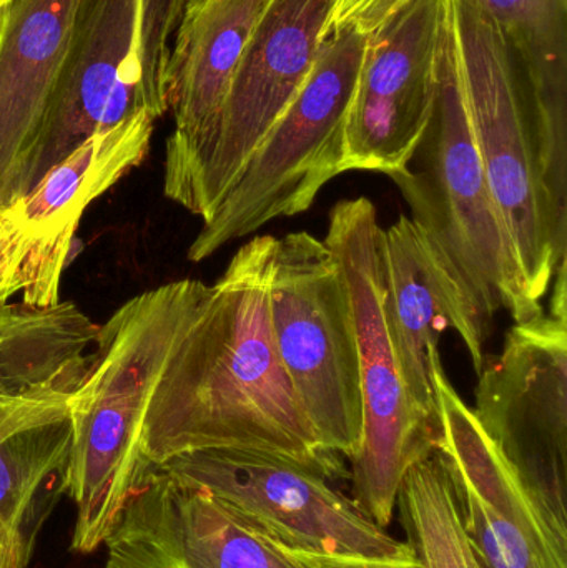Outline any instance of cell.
<instances>
[{"label": "cell", "instance_id": "6da1fadb", "mask_svg": "<svg viewBox=\"0 0 567 568\" xmlns=\"http://www.w3.org/2000/svg\"><path fill=\"white\" fill-rule=\"evenodd\" d=\"M279 239L250 240L202 293L150 396L142 456L159 467L179 454L249 449L336 477L342 457L323 446L303 413L270 326Z\"/></svg>", "mask_w": 567, "mask_h": 568}, {"label": "cell", "instance_id": "7a4b0ae2", "mask_svg": "<svg viewBox=\"0 0 567 568\" xmlns=\"http://www.w3.org/2000/svg\"><path fill=\"white\" fill-rule=\"evenodd\" d=\"M203 284L180 280L146 291L99 327L95 353L70 399L73 443L63 489L77 507V552L103 546L149 469L146 407Z\"/></svg>", "mask_w": 567, "mask_h": 568}, {"label": "cell", "instance_id": "3957f363", "mask_svg": "<svg viewBox=\"0 0 567 568\" xmlns=\"http://www.w3.org/2000/svg\"><path fill=\"white\" fill-rule=\"evenodd\" d=\"M388 179L485 333L499 310L508 311L515 323L545 313L526 296L476 145L453 0L446 10L432 119L412 159Z\"/></svg>", "mask_w": 567, "mask_h": 568}, {"label": "cell", "instance_id": "277c9868", "mask_svg": "<svg viewBox=\"0 0 567 568\" xmlns=\"http://www.w3.org/2000/svg\"><path fill=\"white\" fill-rule=\"evenodd\" d=\"M455 2L466 99L476 145L536 310L567 253V155L549 142L516 82L495 23Z\"/></svg>", "mask_w": 567, "mask_h": 568}, {"label": "cell", "instance_id": "5b68a950", "mask_svg": "<svg viewBox=\"0 0 567 568\" xmlns=\"http://www.w3.org/2000/svg\"><path fill=\"white\" fill-rule=\"evenodd\" d=\"M186 0H77L72 36L39 133L9 203L95 133L136 113L169 112L170 39Z\"/></svg>", "mask_w": 567, "mask_h": 568}, {"label": "cell", "instance_id": "8992f818", "mask_svg": "<svg viewBox=\"0 0 567 568\" xmlns=\"http://www.w3.org/2000/svg\"><path fill=\"white\" fill-rule=\"evenodd\" d=\"M383 230L366 196L340 200L323 242L348 290L358 341L362 443L352 463L355 503L379 527L393 520L409 467L435 449L436 420L413 399L396 357L386 311Z\"/></svg>", "mask_w": 567, "mask_h": 568}, {"label": "cell", "instance_id": "52a82bcc", "mask_svg": "<svg viewBox=\"0 0 567 568\" xmlns=\"http://www.w3.org/2000/svg\"><path fill=\"white\" fill-rule=\"evenodd\" d=\"M366 42L368 33L353 26L326 30L312 72L203 223L190 262L210 258L273 220L305 213L320 190L345 173L346 122Z\"/></svg>", "mask_w": 567, "mask_h": 568}, {"label": "cell", "instance_id": "ba28073f", "mask_svg": "<svg viewBox=\"0 0 567 568\" xmlns=\"http://www.w3.org/2000/svg\"><path fill=\"white\" fill-rule=\"evenodd\" d=\"M270 326L290 386L323 446L352 459L363 434L355 321L338 262L312 233L279 240Z\"/></svg>", "mask_w": 567, "mask_h": 568}, {"label": "cell", "instance_id": "9c48e42d", "mask_svg": "<svg viewBox=\"0 0 567 568\" xmlns=\"http://www.w3.org/2000/svg\"><path fill=\"white\" fill-rule=\"evenodd\" d=\"M338 0H270L205 139L166 166L163 192L203 223L312 72Z\"/></svg>", "mask_w": 567, "mask_h": 568}, {"label": "cell", "instance_id": "30bf717a", "mask_svg": "<svg viewBox=\"0 0 567 568\" xmlns=\"http://www.w3.org/2000/svg\"><path fill=\"white\" fill-rule=\"evenodd\" d=\"M182 486L219 500L290 552L322 557L402 559L415 554L373 523L332 477L276 454L206 449L160 464Z\"/></svg>", "mask_w": 567, "mask_h": 568}, {"label": "cell", "instance_id": "8fae6325", "mask_svg": "<svg viewBox=\"0 0 567 568\" xmlns=\"http://www.w3.org/2000/svg\"><path fill=\"white\" fill-rule=\"evenodd\" d=\"M478 377L476 419L528 489L567 524V310L516 323Z\"/></svg>", "mask_w": 567, "mask_h": 568}, {"label": "cell", "instance_id": "7c38bea8", "mask_svg": "<svg viewBox=\"0 0 567 568\" xmlns=\"http://www.w3.org/2000/svg\"><path fill=\"white\" fill-rule=\"evenodd\" d=\"M155 120L136 113L95 133L22 199L0 209V303H59V286L87 206L145 159Z\"/></svg>", "mask_w": 567, "mask_h": 568}, {"label": "cell", "instance_id": "4fadbf2b", "mask_svg": "<svg viewBox=\"0 0 567 568\" xmlns=\"http://www.w3.org/2000/svg\"><path fill=\"white\" fill-rule=\"evenodd\" d=\"M436 449L445 460L459 509L485 568H567V524L518 476L489 439L472 407L432 367Z\"/></svg>", "mask_w": 567, "mask_h": 568}, {"label": "cell", "instance_id": "5bb4252c", "mask_svg": "<svg viewBox=\"0 0 567 568\" xmlns=\"http://www.w3.org/2000/svg\"><path fill=\"white\" fill-rule=\"evenodd\" d=\"M446 10L448 0H408L368 33L343 172L388 176L412 159L438 95Z\"/></svg>", "mask_w": 567, "mask_h": 568}, {"label": "cell", "instance_id": "9a60e30c", "mask_svg": "<svg viewBox=\"0 0 567 568\" xmlns=\"http://www.w3.org/2000/svg\"><path fill=\"white\" fill-rule=\"evenodd\" d=\"M182 568H305L203 490L149 467L103 544Z\"/></svg>", "mask_w": 567, "mask_h": 568}, {"label": "cell", "instance_id": "2e32d148", "mask_svg": "<svg viewBox=\"0 0 567 568\" xmlns=\"http://www.w3.org/2000/svg\"><path fill=\"white\" fill-rule=\"evenodd\" d=\"M383 260L386 311L403 379L415 403L436 420L432 367L442 359V334L453 329L462 337L478 376L489 334L476 323L425 233L408 216L383 230Z\"/></svg>", "mask_w": 567, "mask_h": 568}, {"label": "cell", "instance_id": "e0dca14e", "mask_svg": "<svg viewBox=\"0 0 567 568\" xmlns=\"http://www.w3.org/2000/svg\"><path fill=\"white\" fill-rule=\"evenodd\" d=\"M270 0H186L166 82L175 130L166 166L185 159L219 116L250 37Z\"/></svg>", "mask_w": 567, "mask_h": 568}, {"label": "cell", "instance_id": "ac0fdd59", "mask_svg": "<svg viewBox=\"0 0 567 568\" xmlns=\"http://www.w3.org/2000/svg\"><path fill=\"white\" fill-rule=\"evenodd\" d=\"M77 0H12L0 19V209L29 153L72 36Z\"/></svg>", "mask_w": 567, "mask_h": 568}, {"label": "cell", "instance_id": "d6986e66", "mask_svg": "<svg viewBox=\"0 0 567 568\" xmlns=\"http://www.w3.org/2000/svg\"><path fill=\"white\" fill-rule=\"evenodd\" d=\"M85 373L0 406V527L22 542L23 523L43 483L65 476L73 443L70 399Z\"/></svg>", "mask_w": 567, "mask_h": 568}, {"label": "cell", "instance_id": "ffe728a7", "mask_svg": "<svg viewBox=\"0 0 567 568\" xmlns=\"http://www.w3.org/2000/svg\"><path fill=\"white\" fill-rule=\"evenodd\" d=\"M502 36L543 132L567 155V0H463Z\"/></svg>", "mask_w": 567, "mask_h": 568}, {"label": "cell", "instance_id": "44dd1931", "mask_svg": "<svg viewBox=\"0 0 567 568\" xmlns=\"http://www.w3.org/2000/svg\"><path fill=\"white\" fill-rule=\"evenodd\" d=\"M99 326L75 304L0 306V406L89 369Z\"/></svg>", "mask_w": 567, "mask_h": 568}, {"label": "cell", "instance_id": "7402d4cb", "mask_svg": "<svg viewBox=\"0 0 567 568\" xmlns=\"http://www.w3.org/2000/svg\"><path fill=\"white\" fill-rule=\"evenodd\" d=\"M396 504L423 568H485L466 530L452 476L436 444L432 453L409 467Z\"/></svg>", "mask_w": 567, "mask_h": 568}, {"label": "cell", "instance_id": "603a6c76", "mask_svg": "<svg viewBox=\"0 0 567 568\" xmlns=\"http://www.w3.org/2000/svg\"><path fill=\"white\" fill-rule=\"evenodd\" d=\"M408 0H338L326 30L353 26L369 33ZM325 36V33H323Z\"/></svg>", "mask_w": 567, "mask_h": 568}, {"label": "cell", "instance_id": "cb8c5ba5", "mask_svg": "<svg viewBox=\"0 0 567 568\" xmlns=\"http://www.w3.org/2000/svg\"><path fill=\"white\" fill-rule=\"evenodd\" d=\"M290 554L305 568H423L416 552L408 557H402V559H360V557H322L308 556V554Z\"/></svg>", "mask_w": 567, "mask_h": 568}, {"label": "cell", "instance_id": "d4e9b609", "mask_svg": "<svg viewBox=\"0 0 567 568\" xmlns=\"http://www.w3.org/2000/svg\"><path fill=\"white\" fill-rule=\"evenodd\" d=\"M103 568H182L172 566V564L162 562L153 557L143 556V554L133 552L120 547H110L107 550V560Z\"/></svg>", "mask_w": 567, "mask_h": 568}, {"label": "cell", "instance_id": "484cf974", "mask_svg": "<svg viewBox=\"0 0 567 568\" xmlns=\"http://www.w3.org/2000/svg\"><path fill=\"white\" fill-rule=\"evenodd\" d=\"M29 560V546L0 527V568H23Z\"/></svg>", "mask_w": 567, "mask_h": 568}, {"label": "cell", "instance_id": "4316f807", "mask_svg": "<svg viewBox=\"0 0 567 568\" xmlns=\"http://www.w3.org/2000/svg\"><path fill=\"white\" fill-rule=\"evenodd\" d=\"M10 2H12V0H0V9H2V7L9 6Z\"/></svg>", "mask_w": 567, "mask_h": 568}, {"label": "cell", "instance_id": "83f0119b", "mask_svg": "<svg viewBox=\"0 0 567 568\" xmlns=\"http://www.w3.org/2000/svg\"><path fill=\"white\" fill-rule=\"evenodd\" d=\"M0 306H2V303H0Z\"/></svg>", "mask_w": 567, "mask_h": 568}]
</instances>
